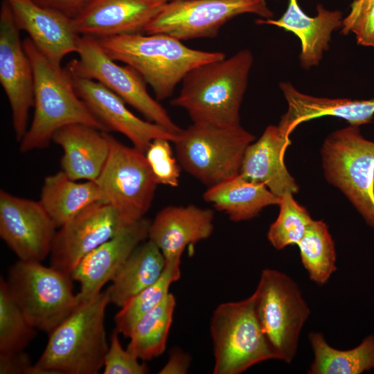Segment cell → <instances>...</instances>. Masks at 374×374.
Wrapping results in <instances>:
<instances>
[{"label": "cell", "mask_w": 374, "mask_h": 374, "mask_svg": "<svg viewBox=\"0 0 374 374\" xmlns=\"http://www.w3.org/2000/svg\"><path fill=\"white\" fill-rule=\"evenodd\" d=\"M317 15L309 17L301 8L297 0H288L285 12L278 19H258V25H271L294 34L301 42L299 60L304 69L317 66L329 48L332 33L341 28L343 16L340 10L317 6Z\"/></svg>", "instance_id": "cell-23"}, {"label": "cell", "mask_w": 374, "mask_h": 374, "mask_svg": "<svg viewBox=\"0 0 374 374\" xmlns=\"http://www.w3.org/2000/svg\"><path fill=\"white\" fill-rule=\"evenodd\" d=\"M114 60L135 69L152 89L156 99L173 94L177 85L195 67L226 57L222 52L190 48L172 36L128 34L98 39Z\"/></svg>", "instance_id": "cell-3"}, {"label": "cell", "mask_w": 374, "mask_h": 374, "mask_svg": "<svg viewBox=\"0 0 374 374\" xmlns=\"http://www.w3.org/2000/svg\"><path fill=\"white\" fill-rule=\"evenodd\" d=\"M290 143L289 136L278 125L267 126L260 139L247 148L240 174L249 181L264 184L278 197L296 193L299 186L284 163Z\"/></svg>", "instance_id": "cell-22"}, {"label": "cell", "mask_w": 374, "mask_h": 374, "mask_svg": "<svg viewBox=\"0 0 374 374\" xmlns=\"http://www.w3.org/2000/svg\"><path fill=\"white\" fill-rule=\"evenodd\" d=\"M355 1H373L374 0H355Z\"/></svg>", "instance_id": "cell-40"}, {"label": "cell", "mask_w": 374, "mask_h": 374, "mask_svg": "<svg viewBox=\"0 0 374 374\" xmlns=\"http://www.w3.org/2000/svg\"><path fill=\"white\" fill-rule=\"evenodd\" d=\"M203 197L234 222L251 220L265 207L280 202L264 184L249 181L240 173L208 187Z\"/></svg>", "instance_id": "cell-25"}, {"label": "cell", "mask_w": 374, "mask_h": 374, "mask_svg": "<svg viewBox=\"0 0 374 374\" xmlns=\"http://www.w3.org/2000/svg\"><path fill=\"white\" fill-rule=\"evenodd\" d=\"M119 333L114 330L106 354L103 366L104 374H145L149 368L127 349L121 346Z\"/></svg>", "instance_id": "cell-36"}, {"label": "cell", "mask_w": 374, "mask_h": 374, "mask_svg": "<svg viewBox=\"0 0 374 374\" xmlns=\"http://www.w3.org/2000/svg\"><path fill=\"white\" fill-rule=\"evenodd\" d=\"M1 374H46L33 364L27 353L23 351L0 354Z\"/></svg>", "instance_id": "cell-37"}, {"label": "cell", "mask_w": 374, "mask_h": 374, "mask_svg": "<svg viewBox=\"0 0 374 374\" xmlns=\"http://www.w3.org/2000/svg\"><path fill=\"white\" fill-rule=\"evenodd\" d=\"M12 12L2 1L0 9V82L8 100L15 139L20 142L28 126L34 106V73L20 39Z\"/></svg>", "instance_id": "cell-13"}, {"label": "cell", "mask_w": 374, "mask_h": 374, "mask_svg": "<svg viewBox=\"0 0 374 374\" xmlns=\"http://www.w3.org/2000/svg\"><path fill=\"white\" fill-rule=\"evenodd\" d=\"M5 283L27 321L50 333L79 304L71 276L39 261L19 260L9 267Z\"/></svg>", "instance_id": "cell-5"}, {"label": "cell", "mask_w": 374, "mask_h": 374, "mask_svg": "<svg viewBox=\"0 0 374 374\" xmlns=\"http://www.w3.org/2000/svg\"><path fill=\"white\" fill-rule=\"evenodd\" d=\"M214 212L190 204L168 206L151 221L148 240L161 251L166 261L181 258L185 248L208 238L213 233Z\"/></svg>", "instance_id": "cell-20"}, {"label": "cell", "mask_w": 374, "mask_h": 374, "mask_svg": "<svg viewBox=\"0 0 374 374\" xmlns=\"http://www.w3.org/2000/svg\"><path fill=\"white\" fill-rule=\"evenodd\" d=\"M109 153L95 181L103 202L128 224L143 217L152 204L158 184L145 153L129 147L107 132Z\"/></svg>", "instance_id": "cell-11"}, {"label": "cell", "mask_w": 374, "mask_h": 374, "mask_svg": "<svg viewBox=\"0 0 374 374\" xmlns=\"http://www.w3.org/2000/svg\"><path fill=\"white\" fill-rule=\"evenodd\" d=\"M23 45L34 73V114L19 142V151L47 148L55 132L70 124H84L106 132L77 94L70 71L51 63L28 37Z\"/></svg>", "instance_id": "cell-2"}, {"label": "cell", "mask_w": 374, "mask_h": 374, "mask_svg": "<svg viewBox=\"0 0 374 374\" xmlns=\"http://www.w3.org/2000/svg\"><path fill=\"white\" fill-rule=\"evenodd\" d=\"M180 264L181 258L166 261L160 278L121 308L114 317L115 330L119 334L129 338L138 321L166 298L170 285L181 276Z\"/></svg>", "instance_id": "cell-31"}, {"label": "cell", "mask_w": 374, "mask_h": 374, "mask_svg": "<svg viewBox=\"0 0 374 374\" xmlns=\"http://www.w3.org/2000/svg\"><path fill=\"white\" fill-rule=\"evenodd\" d=\"M254 140L240 124L193 123L174 143L183 168L211 187L240 173L244 152Z\"/></svg>", "instance_id": "cell-6"}, {"label": "cell", "mask_w": 374, "mask_h": 374, "mask_svg": "<svg viewBox=\"0 0 374 374\" xmlns=\"http://www.w3.org/2000/svg\"><path fill=\"white\" fill-rule=\"evenodd\" d=\"M169 0H85L73 17L80 35L102 39L145 32Z\"/></svg>", "instance_id": "cell-18"}, {"label": "cell", "mask_w": 374, "mask_h": 374, "mask_svg": "<svg viewBox=\"0 0 374 374\" xmlns=\"http://www.w3.org/2000/svg\"><path fill=\"white\" fill-rule=\"evenodd\" d=\"M35 328L13 301L5 280H0V354L23 351L36 336Z\"/></svg>", "instance_id": "cell-32"}, {"label": "cell", "mask_w": 374, "mask_h": 374, "mask_svg": "<svg viewBox=\"0 0 374 374\" xmlns=\"http://www.w3.org/2000/svg\"><path fill=\"white\" fill-rule=\"evenodd\" d=\"M251 295L257 317L276 359L291 363L297 352L301 330L310 314L298 285L283 272L265 269Z\"/></svg>", "instance_id": "cell-9"}, {"label": "cell", "mask_w": 374, "mask_h": 374, "mask_svg": "<svg viewBox=\"0 0 374 374\" xmlns=\"http://www.w3.org/2000/svg\"><path fill=\"white\" fill-rule=\"evenodd\" d=\"M214 374H240L276 356L256 315L253 296L219 305L210 325Z\"/></svg>", "instance_id": "cell-8"}, {"label": "cell", "mask_w": 374, "mask_h": 374, "mask_svg": "<svg viewBox=\"0 0 374 374\" xmlns=\"http://www.w3.org/2000/svg\"><path fill=\"white\" fill-rule=\"evenodd\" d=\"M326 179L341 190L374 229V141L358 126L332 132L321 150Z\"/></svg>", "instance_id": "cell-7"}, {"label": "cell", "mask_w": 374, "mask_h": 374, "mask_svg": "<svg viewBox=\"0 0 374 374\" xmlns=\"http://www.w3.org/2000/svg\"><path fill=\"white\" fill-rule=\"evenodd\" d=\"M341 28L345 35L354 33L359 44L374 48V1L353 0Z\"/></svg>", "instance_id": "cell-35"}, {"label": "cell", "mask_w": 374, "mask_h": 374, "mask_svg": "<svg viewBox=\"0 0 374 374\" xmlns=\"http://www.w3.org/2000/svg\"><path fill=\"white\" fill-rule=\"evenodd\" d=\"M10 6L19 30L26 31L42 54L53 64L78 50L80 35L73 17L33 0H4Z\"/></svg>", "instance_id": "cell-19"}, {"label": "cell", "mask_w": 374, "mask_h": 374, "mask_svg": "<svg viewBox=\"0 0 374 374\" xmlns=\"http://www.w3.org/2000/svg\"><path fill=\"white\" fill-rule=\"evenodd\" d=\"M57 226L39 200L0 190V236L19 260L42 262L51 253Z\"/></svg>", "instance_id": "cell-14"}, {"label": "cell", "mask_w": 374, "mask_h": 374, "mask_svg": "<svg viewBox=\"0 0 374 374\" xmlns=\"http://www.w3.org/2000/svg\"><path fill=\"white\" fill-rule=\"evenodd\" d=\"M151 221L143 217L123 228L78 263L71 276L78 282L80 302L93 299L112 281L134 250L148 238Z\"/></svg>", "instance_id": "cell-17"}, {"label": "cell", "mask_w": 374, "mask_h": 374, "mask_svg": "<svg viewBox=\"0 0 374 374\" xmlns=\"http://www.w3.org/2000/svg\"><path fill=\"white\" fill-rule=\"evenodd\" d=\"M44 7L60 11L74 17L82 8L85 0H33Z\"/></svg>", "instance_id": "cell-39"}, {"label": "cell", "mask_w": 374, "mask_h": 374, "mask_svg": "<svg viewBox=\"0 0 374 374\" xmlns=\"http://www.w3.org/2000/svg\"><path fill=\"white\" fill-rule=\"evenodd\" d=\"M72 75L77 94L106 132L113 131L123 134L135 148L143 153L155 139H166L173 143L177 141V136L161 126L134 115L118 96L100 83Z\"/></svg>", "instance_id": "cell-16"}, {"label": "cell", "mask_w": 374, "mask_h": 374, "mask_svg": "<svg viewBox=\"0 0 374 374\" xmlns=\"http://www.w3.org/2000/svg\"><path fill=\"white\" fill-rule=\"evenodd\" d=\"M190 357L186 353L175 350L170 356L167 363L159 372V374H184L188 372Z\"/></svg>", "instance_id": "cell-38"}, {"label": "cell", "mask_w": 374, "mask_h": 374, "mask_svg": "<svg viewBox=\"0 0 374 374\" xmlns=\"http://www.w3.org/2000/svg\"><path fill=\"white\" fill-rule=\"evenodd\" d=\"M279 87L287 103V109L278 127L287 136L301 123L323 116L337 117L358 127L372 122L374 98L352 100L313 96L297 90L290 82H281Z\"/></svg>", "instance_id": "cell-21"}, {"label": "cell", "mask_w": 374, "mask_h": 374, "mask_svg": "<svg viewBox=\"0 0 374 374\" xmlns=\"http://www.w3.org/2000/svg\"><path fill=\"white\" fill-rule=\"evenodd\" d=\"M253 56L248 48L190 70L171 105L185 109L193 123L231 126L240 124V109Z\"/></svg>", "instance_id": "cell-1"}, {"label": "cell", "mask_w": 374, "mask_h": 374, "mask_svg": "<svg viewBox=\"0 0 374 374\" xmlns=\"http://www.w3.org/2000/svg\"><path fill=\"white\" fill-rule=\"evenodd\" d=\"M279 214L270 225L267 239L276 249L297 244L313 220L306 208L293 197L292 193L280 197Z\"/></svg>", "instance_id": "cell-33"}, {"label": "cell", "mask_w": 374, "mask_h": 374, "mask_svg": "<svg viewBox=\"0 0 374 374\" xmlns=\"http://www.w3.org/2000/svg\"><path fill=\"white\" fill-rule=\"evenodd\" d=\"M297 245L310 279L319 285L326 284L337 270L335 243L327 224L313 220Z\"/></svg>", "instance_id": "cell-30"}, {"label": "cell", "mask_w": 374, "mask_h": 374, "mask_svg": "<svg viewBox=\"0 0 374 374\" xmlns=\"http://www.w3.org/2000/svg\"><path fill=\"white\" fill-rule=\"evenodd\" d=\"M308 339L314 353L310 374H361L374 368V334L348 350L332 347L321 332H311Z\"/></svg>", "instance_id": "cell-28"}, {"label": "cell", "mask_w": 374, "mask_h": 374, "mask_svg": "<svg viewBox=\"0 0 374 374\" xmlns=\"http://www.w3.org/2000/svg\"><path fill=\"white\" fill-rule=\"evenodd\" d=\"M110 303L107 290L80 302L50 333L35 363L46 374H96L104 366L109 348L105 315Z\"/></svg>", "instance_id": "cell-4"}, {"label": "cell", "mask_w": 374, "mask_h": 374, "mask_svg": "<svg viewBox=\"0 0 374 374\" xmlns=\"http://www.w3.org/2000/svg\"><path fill=\"white\" fill-rule=\"evenodd\" d=\"M169 1H175V0H169Z\"/></svg>", "instance_id": "cell-41"}, {"label": "cell", "mask_w": 374, "mask_h": 374, "mask_svg": "<svg viewBox=\"0 0 374 374\" xmlns=\"http://www.w3.org/2000/svg\"><path fill=\"white\" fill-rule=\"evenodd\" d=\"M170 142L163 138L154 139L145 155L157 184L177 187L180 168L173 156Z\"/></svg>", "instance_id": "cell-34"}, {"label": "cell", "mask_w": 374, "mask_h": 374, "mask_svg": "<svg viewBox=\"0 0 374 374\" xmlns=\"http://www.w3.org/2000/svg\"><path fill=\"white\" fill-rule=\"evenodd\" d=\"M107 132L78 123L64 126L55 132L52 141L63 150L62 170L69 178L97 179L109 153Z\"/></svg>", "instance_id": "cell-24"}, {"label": "cell", "mask_w": 374, "mask_h": 374, "mask_svg": "<svg viewBox=\"0 0 374 374\" xmlns=\"http://www.w3.org/2000/svg\"><path fill=\"white\" fill-rule=\"evenodd\" d=\"M160 249L150 240L131 253L106 290L110 303L121 308L132 297L155 283L166 267Z\"/></svg>", "instance_id": "cell-27"}, {"label": "cell", "mask_w": 374, "mask_h": 374, "mask_svg": "<svg viewBox=\"0 0 374 374\" xmlns=\"http://www.w3.org/2000/svg\"><path fill=\"white\" fill-rule=\"evenodd\" d=\"M78 59L66 67L72 75L95 80L118 96L125 103L177 136L182 130L166 110L148 93L146 82L131 66H121L105 52L98 39L82 35L78 44Z\"/></svg>", "instance_id": "cell-10"}, {"label": "cell", "mask_w": 374, "mask_h": 374, "mask_svg": "<svg viewBox=\"0 0 374 374\" xmlns=\"http://www.w3.org/2000/svg\"><path fill=\"white\" fill-rule=\"evenodd\" d=\"M128 225L104 202L93 203L56 231L50 253L51 265L71 275L89 252Z\"/></svg>", "instance_id": "cell-15"}, {"label": "cell", "mask_w": 374, "mask_h": 374, "mask_svg": "<svg viewBox=\"0 0 374 374\" xmlns=\"http://www.w3.org/2000/svg\"><path fill=\"white\" fill-rule=\"evenodd\" d=\"M39 201L60 228L89 205L103 202V198L96 181L80 182L61 170L44 178Z\"/></svg>", "instance_id": "cell-26"}, {"label": "cell", "mask_w": 374, "mask_h": 374, "mask_svg": "<svg viewBox=\"0 0 374 374\" xmlns=\"http://www.w3.org/2000/svg\"><path fill=\"white\" fill-rule=\"evenodd\" d=\"M243 14L272 19L267 0L169 1L145 29L146 34L161 33L181 41L215 37L226 22Z\"/></svg>", "instance_id": "cell-12"}, {"label": "cell", "mask_w": 374, "mask_h": 374, "mask_svg": "<svg viewBox=\"0 0 374 374\" xmlns=\"http://www.w3.org/2000/svg\"><path fill=\"white\" fill-rule=\"evenodd\" d=\"M175 306L176 299L170 292L161 303L138 321L129 337L127 349L143 361L161 355L166 350Z\"/></svg>", "instance_id": "cell-29"}]
</instances>
